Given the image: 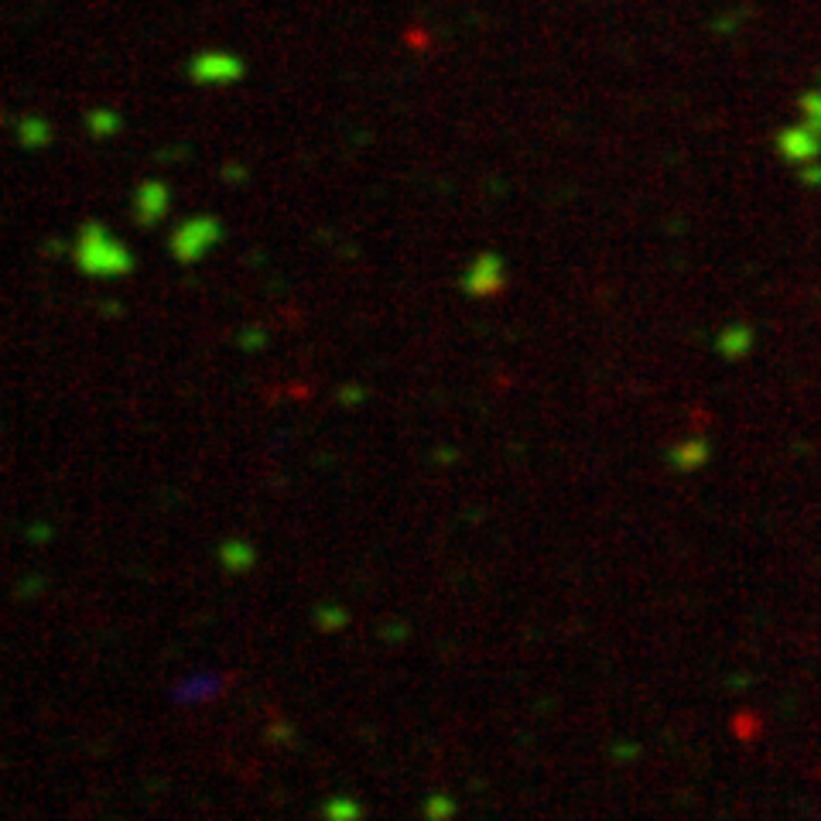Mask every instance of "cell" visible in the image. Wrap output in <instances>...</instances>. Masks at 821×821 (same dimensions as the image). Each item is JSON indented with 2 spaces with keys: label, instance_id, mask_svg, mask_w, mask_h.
Listing matches in <instances>:
<instances>
[{
  "label": "cell",
  "instance_id": "6da1fadb",
  "mask_svg": "<svg viewBox=\"0 0 821 821\" xmlns=\"http://www.w3.org/2000/svg\"><path fill=\"white\" fill-rule=\"evenodd\" d=\"M69 253H72V261H76V267L82 274H87V277H100V281L127 277L137 267L134 250L117 233H110L100 219H87V223L79 226V233H76Z\"/></svg>",
  "mask_w": 821,
  "mask_h": 821
},
{
  "label": "cell",
  "instance_id": "7a4b0ae2",
  "mask_svg": "<svg viewBox=\"0 0 821 821\" xmlns=\"http://www.w3.org/2000/svg\"><path fill=\"white\" fill-rule=\"evenodd\" d=\"M223 237L226 230L216 216H189L168 237V250L179 264H199L213 247L223 243Z\"/></svg>",
  "mask_w": 821,
  "mask_h": 821
},
{
  "label": "cell",
  "instance_id": "3957f363",
  "mask_svg": "<svg viewBox=\"0 0 821 821\" xmlns=\"http://www.w3.org/2000/svg\"><path fill=\"white\" fill-rule=\"evenodd\" d=\"M503 288V261L500 253L483 250L479 258L463 271V292L472 298H490Z\"/></svg>",
  "mask_w": 821,
  "mask_h": 821
},
{
  "label": "cell",
  "instance_id": "277c9868",
  "mask_svg": "<svg viewBox=\"0 0 821 821\" xmlns=\"http://www.w3.org/2000/svg\"><path fill=\"white\" fill-rule=\"evenodd\" d=\"M168 209H172V192H168L164 182L158 179H145L134 189V213L140 219V226H158Z\"/></svg>",
  "mask_w": 821,
  "mask_h": 821
},
{
  "label": "cell",
  "instance_id": "5b68a950",
  "mask_svg": "<svg viewBox=\"0 0 821 821\" xmlns=\"http://www.w3.org/2000/svg\"><path fill=\"white\" fill-rule=\"evenodd\" d=\"M253 561H258V551H253L250 541H240V537H233V541H223L219 545V565L230 575H243L247 569H253Z\"/></svg>",
  "mask_w": 821,
  "mask_h": 821
},
{
  "label": "cell",
  "instance_id": "8992f818",
  "mask_svg": "<svg viewBox=\"0 0 821 821\" xmlns=\"http://www.w3.org/2000/svg\"><path fill=\"white\" fill-rule=\"evenodd\" d=\"M195 76H199L203 82H230L233 76H240V66L230 59H206V62L195 66Z\"/></svg>",
  "mask_w": 821,
  "mask_h": 821
},
{
  "label": "cell",
  "instance_id": "52a82bcc",
  "mask_svg": "<svg viewBox=\"0 0 821 821\" xmlns=\"http://www.w3.org/2000/svg\"><path fill=\"white\" fill-rule=\"evenodd\" d=\"M350 623V613L339 606V603H319L316 606V627L319 630H326V634H335V630H343Z\"/></svg>",
  "mask_w": 821,
  "mask_h": 821
},
{
  "label": "cell",
  "instance_id": "ba28073f",
  "mask_svg": "<svg viewBox=\"0 0 821 821\" xmlns=\"http://www.w3.org/2000/svg\"><path fill=\"white\" fill-rule=\"evenodd\" d=\"M319 811H322L326 818H360V814H363V805L353 801V798H346V795H335V798H329Z\"/></svg>",
  "mask_w": 821,
  "mask_h": 821
},
{
  "label": "cell",
  "instance_id": "9c48e42d",
  "mask_svg": "<svg viewBox=\"0 0 821 821\" xmlns=\"http://www.w3.org/2000/svg\"><path fill=\"white\" fill-rule=\"evenodd\" d=\"M459 811V805L456 801H452L448 795H438V790H435V795H429V798H424V818H452V814H456Z\"/></svg>",
  "mask_w": 821,
  "mask_h": 821
},
{
  "label": "cell",
  "instance_id": "30bf717a",
  "mask_svg": "<svg viewBox=\"0 0 821 821\" xmlns=\"http://www.w3.org/2000/svg\"><path fill=\"white\" fill-rule=\"evenodd\" d=\"M18 134H21V145H27V148H45L48 137H52L42 121H24Z\"/></svg>",
  "mask_w": 821,
  "mask_h": 821
},
{
  "label": "cell",
  "instance_id": "8fae6325",
  "mask_svg": "<svg viewBox=\"0 0 821 821\" xmlns=\"http://www.w3.org/2000/svg\"><path fill=\"white\" fill-rule=\"evenodd\" d=\"M237 343H240V350H247V353H261V350L267 346V332H264L261 326H247V329L237 335Z\"/></svg>",
  "mask_w": 821,
  "mask_h": 821
},
{
  "label": "cell",
  "instance_id": "7c38bea8",
  "mask_svg": "<svg viewBox=\"0 0 821 821\" xmlns=\"http://www.w3.org/2000/svg\"><path fill=\"white\" fill-rule=\"evenodd\" d=\"M90 127L96 137H106L117 130V117H113V113H96V117H90Z\"/></svg>",
  "mask_w": 821,
  "mask_h": 821
},
{
  "label": "cell",
  "instance_id": "4fadbf2b",
  "mask_svg": "<svg viewBox=\"0 0 821 821\" xmlns=\"http://www.w3.org/2000/svg\"><path fill=\"white\" fill-rule=\"evenodd\" d=\"M366 398V394H363V387H356V384H350V387H343V390H339V401H343V404H360Z\"/></svg>",
  "mask_w": 821,
  "mask_h": 821
},
{
  "label": "cell",
  "instance_id": "5bb4252c",
  "mask_svg": "<svg viewBox=\"0 0 821 821\" xmlns=\"http://www.w3.org/2000/svg\"><path fill=\"white\" fill-rule=\"evenodd\" d=\"M38 589H42V579H32V582H27V579H24L18 592H21V596H24V592H27V596H32V592H38Z\"/></svg>",
  "mask_w": 821,
  "mask_h": 821
},
{
  "label": "cell",
  "instance_id": "9a60e30c",
  "mask_svg": "<svg viewBox=\"0 0 821 821\" xmlns=\"http://www.w3.org/2000/svg\"><path fill=\"white\" fill-rule=\"evenodd\" d=\"M226 179H230V182H243L247 172H243V168H226Z\"/></svg>",
  "mask_w": 821,
  "mask_h": 821
}]
</instances>
